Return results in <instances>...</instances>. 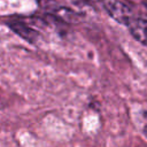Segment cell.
Instances as JSON below:
<instances>
[{
	"label": "cell",
	"mask_w": 147,
	"mask_h": 147,
	"mask_svg": "<svg viewBox=\"0 0 147 147\" xmlns=\"http://www.w3.org/2000/svg\"><path fill=\"white\" fill-rule=\"evenodd\" d=\"M54 14L56 15L59 20H62L68 23L78 22V18H79V16L75 11H72L69 8H64V7H57L56 9H54Z\"/></svg>",
	"instance_id": "4"
},
{
	"label": "cell",
	"mask_w": 147,
	"mask_h": 147,
	"mask_svg": "<svg viewBox=\"0 0 147 147\" xmlns=\"http://www.w3.org/2000/svg\"><path fill=\"white\" fill-rule=\"evenodd\" d=\"M10 29L16 33L18 34L21 38H23L24 40L31 42V44H34L37 42V40L39 39V33L29 28L28 25H25L24 23L22 22H14V23H10Z\"/></svg>",
	"instance_id": "3"
},
{
	"label": "cell",
	"mask_w": 147,
	"mask_h": 147,
	"mask_svg": "<svg viewBox=\"0 0 147 147\" xmlns=\"http://www.w3.org/2000/svg\"><path fill=\"white\" fill-rule=\"evenodd\" d=\"M144 133H145V136L147 137V125H146V126L144 127Z\"/></svg>",
	"instance_id": "6"
},
{
	"label": "cell",
	"mask_w": 147,
	"mask_h": 147,
	"mask_svg": "<svg viewBox=\"0 0 147 147\" xmlns=\"http://www.w3.org/2000/svg\"><path fill=\"white\" fill-rule=\"evenodd\" d=\"M129 30L133 38L147 46V20L144 18H132L129 24Z\"/></svg>",
	"instance_id": "2"
},
{
	"label": "cell",
	"mask_w": 147,
	"mask_h": 147,
	"mask_svg": "<svg viewBox=\"0 0 147 147\" xmlns=\"http://www.w3.org/2000/svg\"><path fill=\"white\" fill-rule=\"evenodd\" d=\"M95 0H74L75 3H79V5H92Z\"/></svg>",
	"instance_id": "5"
},
{
	"label": "cell",
	"mask_w": 147,
	"mask_h": 147,
	"mask_svg": "<svg viewBox=\"0 0 147 147\" xmlns=\"http://www.w3.org/2000/svg\"><path fill=\"white\" fill-rule=\"evenodd\" d=\"M146 6H147V3H146Z\"/></svg>",
	"instance_id": "7"
},
{
	"label": "cell",
	"mask_w": 147,
	"mask_h": 147,
	"mask_svg": "<svg viewBox=\"0 0 147 147\" xmlns=\"http://www.w3.org/2000/svg\"><path fill=\"white\" fill-rule=\"evenodd\" d=\"M101 3L111 18L121 24H129L133 18L131 8L121 0H101Z\"/></svg>",
	"instance_id": "1"
}]
</instances>
